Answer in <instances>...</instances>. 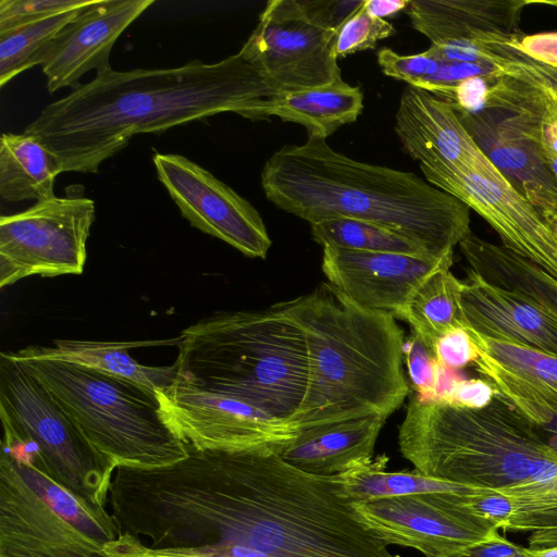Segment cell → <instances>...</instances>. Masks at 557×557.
Instances as JSON below:
<instances>
[{
  "mask_svg": "<svg viewBox=\"0 0 557 557\" xmlns=\"http://www.w3.org/2000/svg\"><path fill=\"white\" fill-rule=\"evenodd\" d=\"M363 1L299 0L305 13L313 23L333 30H339L343 24L363 4Z\"/></svg>",
  "mask_w": 557,
  "mask_h": 557,
  "instance_id": "ab89813d",
  "label": "cell"
},
{
  "mask_svg": "<svg viewBox=\"0 0 557 557\" xmlns=\"http://www.w3.org/2000/svg\"><path fill=\"white\" fill-rule=\"evenodd\" d=\"M467 331L479 355L473 364L497 395L532 423L557 416V355Z\"/></svg>",
  "mask_w": 557,
  "mask_h": 557,
  "instance_id": "ffe728a7",
  "label": "cell"
},
{
  "mask_svg": "<svg viewBox=\"0 0 557 557\" xmlns=\"http://www.w3.org/2000/svg\"><path fill=\"white\" fill-rule=\"evenodd\" d=\"M468 557H525V547L506 540L502 535L474 546Z\"/></svg>",
  "mask_w": 557,
  "mask_h": 557,
  "instance_id": "60d3db41",
  "label": "cell"
},
{
  "mask_svg": "<svg viewBox=\"0 0 557 557\" xmlns=\"http://www.w3.org/2000/svg\"><path fill=\"white\" fill-rule=\"evenodd\" d=\"M395 132L404 150L419 161L420 168L460 169L483 153L450 103L411 85L400 96Z\"/></svg>",
  "mask_w": 557,
  "mask_h": 557,
  "instance_id": "44dd1931",
  "label": "cell"
},
{
  "mask_svg": "<svg viewBox=\"0 0 557 557\" xmlns=\"http://www.w3.org/2000/svg\"><path fill=\"white\" fill-rule=\"evenodd\" d=\"M177 347L176 379L297 424L308 387V347L281 302L202 318L183 330Z\"/></svg>",
  "mask_w": 557,
  "mask_h": 557,
  "instance_id": "8992f818",
  "label": "cell"
},
{
  "mask_svg": "<svg viewBox=\"0 0 557 557\" xmlns=\"http://www.w3.org/2000/svg\"><path fill=\"white\" fill-rule=\"evenodd\" d=\"M398 445L414 469L446 482L507 492L557 481V454L497 394L483 408L412 396Z\"/></svg>",
  "mask_w": 557,
  "mask_h": 557,
  "instance_id": "5b68a950",
  "label": "cell"
},
{
  "mask_svg": "<svg viewBox=\"0 0 557 557\" xmlns=\"http://www.w3.org/2000/svg\"><path fill=\"white\" fill-rule=\"evenodd\" d=\"M94 0H0V32L60 12L89 5Z\"/></svg>",
  "mask_w": 557,
  "mask_h": 557,
  "instance_id": "e575fe53",
  "label": "cell"
},
{
  "mask_svg": "<svg viewBox=\"0 0 557 557\" xmlns=\"http://www.w3.org/2000/svg\"><path fill=\"white\" fill-rule=\"evenodd\" d=\"M556 237H557V216H555L550 222H549Z\"/></svg>",
  "mask_w": 557,
  "mask_h": 557,
  "instance_id": "7dc6e473",
  "label": "cell"
},
{
  "mask_svg": "<svg viewBox=\"0 0 557 557\" xmlns=\"http://www.w3.org/2000/svg\"><path fill=\"white\" fill-rule=\"evenodd\" d=\"M527 0H409L412 27L432 45L507 41L521 34Z\"/></svg>",
  "mask_w": 557,
  "mask_h": 557,
  "instance_id": "7402d4cb",
  "label": "cell"
},
{
  "mask_svg": "<svg viewBox=\"0 0 557 557\" xmlns=\"http://www.w3.org/2000/svg\"><path fill=\"white\" fill-rule=\"evenodd\" d=\"M529 4H545V5H553L557 8V0H527V5Z\"/></svg>",
  "mask_w": 557,
  "mask_h": 557,
  "instance_id": "bcb514c9",
  "label": "cell"
},
{
  "mask_svg": "<svg viewBox=\"0 0 557 557\" xmlns=\"http://www.w3.org/2000/svg\"><path fill=\"white\" fill-rule=\"evenodd\" d=\"M377 64L385 75L414 86L434 75L442 61L430 48L409 55L399 54L391 48H382L377 52Z\"/></svg>",
  "mask_w": 557,
  "mask_h": 557,
  "instance_id": "836d02e7",
  "label": "cell"
},
{
  "mask_svg": "<svg viewBox=\"0 0 557 557\" xmlns=\"http://www.w3.org/2000/svg\"><path fill=\"white\" fill-rule=\"evenodd\" d=\"M278 91L243 49L221 61L166 69L96 72L65 97L47 104L24 133L37 137L63 173H97L137 134L160 133L220 113L267 120Z\"/></svg>",
  "mask_w": 557,
  "mask_h": 557,
  "instance_id": "7a4b0ae2",
  "label": "cell"
},
{
  "mask_svg": "<svg viewBox=\"0 0 557 557\" xmlns=\"http://www.w3.org/2000/svg\"><path fill=\"white\" fill-rule=\"evenodd\" d=\"M466 506L497 529L531 531L530 547L557 545V493L543 486L468 495Z\"/></svg>",
  "mask_w": 557,
  "mask_h": 557,
  "instance_id": "d4e9b609",
  "label": "cell"
},
{
  "mask_svg": "<svg viewBox=\"0 0 557 557\" xmlns=\"http://www.w3.org/2000/svg\"><path fill=\"white\" fill-rule=\"evenodd\" d=\"M63 173L57 157L35 136L4 133L0 139V197L9 202L54 197Z\"/></svg>",
  "mask_w": 557,
  "mask_h": 557,
  "instance_id": "4316f807",
  "label": "cell"
},
{
  "mask_svg": "<svg viewBox=\"0 0 557 557\" xmlns=\"http://www.w3.org/2000/svg\"><path fill=\"white\" fill-rule=\"evenodd\" d=\"M120 535L104 507L0 453V557H111Z\"/></svg>",
  "mask_w": 557,
  "mask_h": 557,
  "instance_id": "9c48e42d",
  "label": "cell"
},
{
  "mask_svg": "<svg viewBox=\"0 0 557 557\" xmlns=\"http://www.w3.org/2000/svg\"><path fill=\"white\" fill-rule=\"evenodd\" d=\"M425 181L481 215L503 246L557 280V237L550 224L520 196L482 153L460 169L420 168Z\"/></svg>",
  "mask_w": 557,
  "mask_h": 557,
  "instance_id": "5bb4252c",
  "label": "cell"
},
{
  "mask_svg": "<svg viewBox=\"0 0 557 557\" xmlns=\"http://www.w3.org/2000/svg\"><path fill=\"white\" fill-rule=\"evenodd\" d=\"M160 342H99L55 339L51 346L29 345L2 356L14 361L50 360L78 364L138 382L153 389L172 384L177 375V364L146 366L128 354V349Z\"/></svg>",
  "mask_w": 557,
  "mask_h": 557,
  "instance_id": "cb8c5ba5",
  "label": "cell"
},
{
  "mask_svg": "<svg viewBox=\"0 0 557 557\" xmlns=\"http://www.w3.org/2000/svg\"><path fill=\"white\" fill-rule=\"evenodd\" d=\"M310 230L322 247L435 257L404 234L369 221L333 218L311 223Z\"/></svg>",
  "mask_w": 557,
  "mask_h": 557,
  "instance_id": "4dcf8cb0",
  "label": "cell"
},
{
  "mask_svg": "<svg viewBox=\"0 0 557 557\" xmlns=\"http://www.w3.org/2000/svg\"><path fill=\"white\" fill-rule=\"evenodd\" d=\"M156 468L120 466L109 503L135 557H399L335 478L269 449L212 450Z\"/></svg>",
  "mask_w": 557,
  "mask_h": 557,
  "instance_id": "6da1fadb",
  "label": "cell"
},
{
  "mask_svg": "<svg viewBox=\"0 0 557 557\" xmlns=\"http://www.w3.org/2000/svg\"><path fill=\"white\" fill-rule=\"evenodd\" d=\"M548 488H550L552 491H554L555 493H557V481L550 483V484H547L546 485Z\"/></svg>",
  "mask_w": 557,
  "mask_h": 557,
  "instance_id": "c3c4849f",
  "label": "cell"
},
{
  "mask_svg": "<svg viewBox=\"0 0 557 557\" xmlns=\"http://www.w3.org/2000/svg\"><path fill=\"white\" fill-rule=\"evenodd\" d=\"M493 48L502 57V66L507 76L521 77L557 98V67L528 59L506 41L494 42Z\"/></svg>",
  "mask_w": 557,
  "mask_h": 557,
  "instance_id": "8d00e7d4",
  "label": "cell"
},
{
  "mask_svg": "<svg viewBox=\"0 0 557 557\" xmlns=\"http://www.w3.org/2000/svg\"><path fill=\"white\" fill-rule=\"evenodd\" d=\"M453 253L435 258L325 246L322 271L329 283L354 302L399 317L429 275L453 264Z\"/></svg>",
  "mask_w": 557,
  "mask_h": 557,
  "instance_id": "e0dca14e",
  "label": "cell"
},
{
  "mask_svg": "<svg viewBox=\"0 0 557 557\" xmlns=\"http://www.w3.org/2000/svg\"><path fill=\"white\" fill-rule=\"evenodd\" d=\"M545 95L518 76L497 77L482 109L456 111L509 185L549 223L557 216V177L543 143Z\"/></svg>",
  "mask_w": 557,
  "mask_h": 557,
  "instance_id": "30bf717a",
  "label": "cell"
},
{
  "mask_svg": "<svg viewBox=\"0 0 557 557\" xmlns=\"http://www.w3.org/2000/svg\"><path fill=\"white\" fill-rule=\"evenodd\" d=\"M86 7L0 32V87L20 73L41 65L57 36Z\"/></svg>",
  "mask_w": 557,
  "mask_h": 557,
  "instance_id": "f546056e",
  "label": "cell"
},
{
  "mask_svg": "<svg viewBox=\"0 0 557 557\" xmlns=\"http://www.w3.org/2000/svg\"><path fill=\"white\" fill-rule=\"evenodd\" d=\"M424 493L355 504L364 523L386 544L411 547L424 557H468L498 529L465 505L481 493Z\"/></svg>",
  "mask_w": 557,
  "mask_h": 557,
  "instance_id": "7c38bea8",
  "label": "cell"
},
{
  "mask_svg": "<svg viewBox=\"0 0 557 557\" xmlns=\"http://www.w3.org/2000/svg\"><path fill=\"white\" fill-rule=\"evenodd\" d=\"M156 392L165 423L196 449H269L281 454L299 433L297 424L178 379Z\"/></svg>",
  "mask_w": 557,
  "mask_h": 557,
  "instance_id": "4fadbf2b",
  "label": "cell"
},
{
  "mask_svg": "<svg viewBox=\"0 0 557 557\" xmlns=\"http://www.w3.org/2000/svg\"><path fill=\"white\" fill-rule=\"evenodd\" d=\"M363 110V94L343 79L329 85L281 92L268 101L265 119L305 126L308 135L326 139L341 126L355 122Z\"/></svg>",
  "mask_w": 557,
  "mask_h": 557,
  "instance_id": "484cf974",
  "label": "cell"
},
{
  "mask_svg": "<svg viewBox=\"0 0 557 557\" xmlns=\"http://www.w3.org/2000/svg\"><path fill=\"white\" fill-rule=\"evenodd\" d=\"M409 0H364L363 8L374 17H394L405 11Z\"/></svg>",
  "mask_w": 557,
  "mask_h": 557,
  "instance_id": "7bdbcfd3",
  "label": "cell"
},
{
  "mask_svg": "<svg viewBox=\"0 0 557 557\" xmlns=\"http://www.w3.org/2000/svg\"><path fill=\"white\" fill-rule=\"evenodd\" d=\"M388 417L368 414L308 425L280 454L306 473L333 478L373 459L380 432Z\"/></svg>",
  "mask_w": 557,
  "mask_h": 557,
  "instance_id": "603a6c76",
  "label": "cell"
},
{
  "mask_svg": "<svg viewBox=\"0 0 557 557\" xmlns=\"http://www.w3.org/2000/svg\"><path fill=\"white\" fill-rule=\"evenodd\" d=\"M305 332L309 379L299 428L391 416L409 394L403 330L389 312L364 308L330 283L281 302Z\"/></svg>",
  "mask_w": 557,
  "mask_h": 557,
  "instance_id": "277c9868",
  "label": "cell"
},
{
  "mask_svg": "<svg viewBox=\"0 0 557 557\" xmlns=\"http://www.w3.org/2000/svg\"><path fill=\"white\" fill-rule=\"evenodd\" d=\"M152 162L158 180L191 226L247 257H267L271 238L260 213L247 199L184 156L157 152Z\"/></svg>",
  "mask_w": 557,
  "mask_h": 557,
  "instance_id": "2e32d148",
  "label": "cell"
},
{
  "mask_svg": "<svg viewBox=\"0 0 557 557\" xmlns=\"http://www.w3.org/2000/svg\"><path fill=\"white\" fill-rule=\"evenodd\" d=\"M96 218L94 200L52 197L0 218V287L40 275L81 274Z\"/></svg>",
  "mask_w": 557,
  "mask_h": 557,
  "instance_id": "8fae6325",
  "label": "cell"
},
{
  "mask_svg": "<svg viewBox=\"0 0 557 557\" xmlns=\"http://www.w3.org/2000/svg\"><path fill=\"white\" fill-rule=\"evenodd\" d=\"M153 3V0H94L84 8L57 36L41 64L48 90L73 89L85 73L109 66V55L117 38Z\"/></svg>",
  "mask_w": 557,
  "mask_h": 557,
  "instance_id": "ac0fdd59",
  "label": "cell"
},
{
  "mask_svg": "<svg viewBox=\"0 0 557 557\" xmlns=\"http://www.w3.org/2000/svg\"><path fill=\"white\" fill-rule=\"evenodd\" d=\"M395 33L396 29L389 22L372 16L362 4L339 28L335 46L336 54L341 58L373 49L379 40L391 37Z\"/></svg>",
  "mask_w": 557,
  "mask_h": 557,
  "instance_id": "1f68e13d",
  "label": "cell"
},
{
  "mask_svg": "<svg viewBox=\"0 0 557 557\" xmlns=\"http://www.w3.org/2000/svg\"><path fill=\"white\" fill-rule=\"evenodd\" d=\"M466 329L557 355V313L535 298L486 282L470 270L461 281Z\"/></svg>",
  "mask_w": 557,
  "mask_h": 557,
  "instance_id": "d6986e66",
  "label": "cell"
},
{
  "mask_svg": "<svg viewBox=\"0 0 557 557\" xmlns=\"http://www.w3.org/2000/svg\"><path fill=\"white\" fill-rule=\"evenodd\" d=\"M525 557H557V545L548 547H525Z\"/></svg>",
  "mask_w": 557,
  "mask_h": 557,
  "instance_id": "f6af8a7d",
  "label": "cell"
},
{
  "mask_svg": "<svg viewBox=\"0 0 557 557\" xmlns=\"http://www.w3.org/2000/svg\"><path fill=\"white\" fill-rule=\"evenodd\" d=\"M492 385L481 379H456L435 400L465 408H483L495 396Z\"/></svg>",
  "mask_w": 557,
  "mask_h": 557,
  "instance_id": "f35d334b",
  "label": "cell"
},
{
  "mask_svg": "<svg viewBox=\"0 0 557 557\" xmlns=\"http://www.w3.org/2000/svg\"><path fill=\"white\" fill-rule=\"evenodd\" d=\"M1 451L104 507L116 466L97 450L50 393L17 361L0 355Z\"/></svg>",
  "mask_w": 557,
  "mask_h": 557,
  "instance_id": "ba28073f",
  "label": "cell"
},
{
  "mask_svg": "<svg viewBox=\"0 0 557 557\" xmlns=\"http://www.w3.org/2000/svg\"><path fill=\"white\" fill-rule=\"evenodd\" d=\"M337 34L313 23L299 0H270L242 49L278 94L288 92L342 79Z\"/></svg>",
  "mask_w": 557,
  "mask_h": 557,
  "instance_id": "9a60e30c",
  "label": "cell"
},
{
  "mask_svg": "<svg viewBox=\"0 0 557 557\" xmlns=\"http://www.w3.org/2000/svg\"><path fill=\"white\" fill-rule=\"evenodd\" d=\"M433 355L436 362L448 370L463 368L478 359L476 347L465 327L454 329L440 337Z\"/></svg>",
  "mask_w": 557,
  "mask_h": 557,
  "instance_id": "74e56055",
  "label": "cell"
},
{
  "mask_svg": "<svg viewBox=\"0 0 557 557\" xmlns=\"http://www.w3.org/2000/svg\"><path fill=\"white\" fill-rule=\"evenodd\" d=\"M408 373L414 389L424 399H435L440 392L442 367L424 342L412 333L405 344Z\"/></svg>",
  "mask_w": 557,
  "mask_h": 557,
  "instance_id": "d6a6232c",
  "label": "cell"
},
{
  "mask_svg": "<svg viewBox=\"0 0 557 557\" xmlns=\"http://www.w3.org/2000/svg\"><path fill=\"white\" fill-rule=\"evenodd\" d=\"M502 76H506L505 70L492 62H442L434 75L418 83L414 87L425 89L437 97H442L448 90L468 79Z\"/></svg>",
  "mask_w": 557,
  "mask_h": 557,
  "instance_id": "d590c367",
  "label": "cell"
},
{
  "mask_svg": "<svg viewBox=\"0 0 557 557\" xmlns=\"http://www.w3.org/2000/svg\"><path fill=\"white\" fill-rule=\"evenodd\" d=\"M533 424L545 444L557 454V416Z\"/></svg>",
  "mask_w": 557,
  "mask_h": 557,
  "instance_id": "ee69618b",
  "label": "cell"
},
{
  "mask_svg": "<svg viewBox=\"0 0 557 557\" xmlns=\"http://www.w3.org/2000/svg\"><path fill=\"white\" fill-rule=\"evenodd\" d=\"M261 186L269 201L309 224L333 218L373 222L435 257L471 234L462 201L414 173L354 160L313 135L275 151L263 165Z\"/></svg>",
  "mask_w": 557,
  "mask_h": 557,
  "instance_id": "3957f363",
  "label": "cell"
},
{
  "mask_svg": "<svg viewBox=\"0 0 557 557\" xmlns=\"http://www.w3.org/2000/svg\"><path fill=\"white\" fill-rule=\"evenodd\" d=\"M387 462L388 458L383 455L334 478L343 493L355 504L413 494L475 493L486 490L437 480L417 469L388 472Z\"/></svg>",
  "mask_w": 557,
  "mask_h": 557,
  "instance_id": "f1b7e54d",
  "label": "cell"
},
{
  "mask_svg": "<svg viewBox=\"0 0 557 557\" xmlns=\"http://www.w3.org/2000/svg\"><path fill=\"white\" fill-rule=\"evenodd\" d=\"M542 91L545 95L543 136L545 140L557 150V98L553 97L544 89H542Z\"/></svg>",
  "mask_w": 557,
  "mask_h": 557,
  "instance_id": "b9f144b4",
  "label": "cell"
},
{
  "mask_svg": "<svg viewBox=\"0 0 557 557\" xmlns=\"http://www.w3.org/2000/svg\"><path fill=\"white\" fill-rule=\"evenodd\" d=\"M20 362L54 398L89 443L117 467L156 468L187 456L162 418L157 389L87 367Z\"/></svg>",
  "mask_w": 557,
  "mask_h": 557,
  "instance_id": "52a82bcc",
  "label": "cell"
},
{
  "mask_svg": "<svg viewBox=\"0 0 557 557\" xmlns=\"http://www.w3.org/2000/svg\"><path fill=\"white\" fill-rule=\"evenodd\" d=\"M451 263L444 264L429 275L413 293L400 319L408 322L433 352L436 341L447 332L465 327L461 310L462 283L450 272Z\"/></svg>",
  "mask_w": 557,
  "mask_h": 557,
  "instance_id": "83f0119b",
  "label": "cell"
}]
</instances>
